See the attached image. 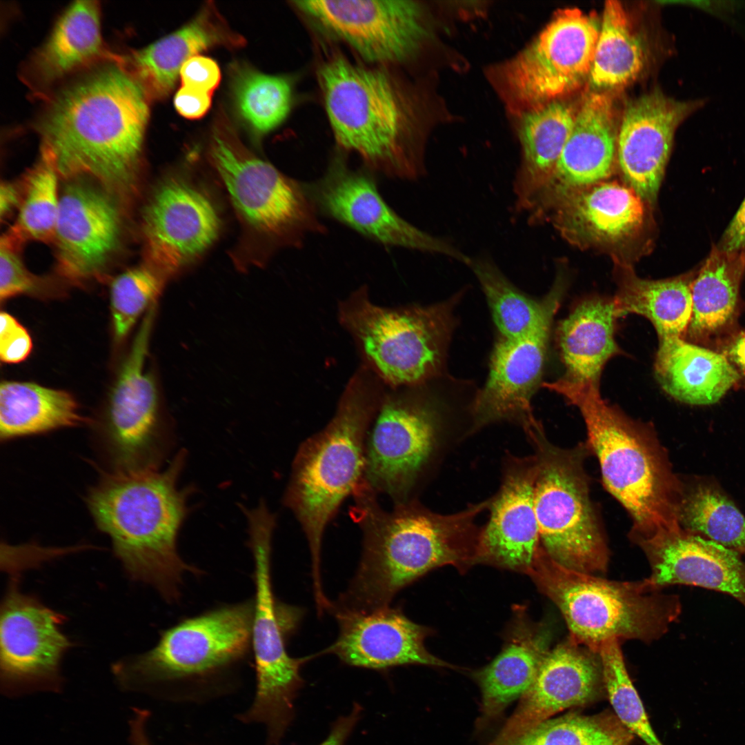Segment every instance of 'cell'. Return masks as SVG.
Listing matches in <instances>:
<instances>
[{"label":"cell","mask_w":745,"mask_h":745,"mask_svg":"<svg viewBox=\"0 0 745 745\" xmlns=\"http://www.w3.org/2000/svg\"><path fill=\"white\" fill-rule=\"evenodd\" d=\"M37 121L59 176L93 179L122 205L137 192L150 99L121 56L77 73L50 93Z\"/></svg>","instance_id":"1"},{"label":"cell","mask_w":745,"mask_h":745,"mask_svg":"<svg viewBox=\"0 0 745 745\" xmlns=\"http://www.w3.org/2000/svg\"><path fill=\"white\" fill-rule=\"evenodd\" d=\"M350 515L362 533V555L337 610L366 613L390 606L402 588L436 567L464 570L478 563L481 530L475 520L489 499L441 515L415 499L386 510L363 481L352 495Z\"/></svg>","instance_id":"2"},{"label":"cell","mask_w":745,"mask_h":745,"mask_svg":"<svg viewBox=\"0 0 745 745\" xmlns=\"http://www.w3.org/2000/svg\"><path fill=\"white\" fill-rule=\"evenodd\" d=\"M184 459L181 452L162 471L106 472L86 497L96 526L110 538L127 575L170 604L180 602L188 573L203 575L177 549L188 512L189 490L177 485Z\"/></svg>","instance_id":"3"},{"label":"cell","mask_w":745,"mask_h":745,"mask_svg":"<svg viewBox=\"0 0 745 745\" xmlns=\"http://www.w3.org/2000/svg\"><path fill=\"white\" fill-rule=\"evenodd\" d=\"M543 387L581 412L588 447L598 460L606 490L633 519L634 541L682 530V487L651 430L606 402L598 384L564 377Z\"/></svg>","instance_id":"4"},{"label":"cell","mask_w":745,"mask_h":745,"mask_svg":"<svg viewBox=\"0 0 745 745\" xmlns=\"http://www.w3.org/2000/svg\"><path fill=\"white\" fill-rule=\"evenodd\" d=\"M386 389L361 364L348 380L330 420L299 445L292 461L284 504L307 540L315 591L322 589L325 530L363 479L368 433Z\"/></svg>","instance_id":"5"},{"label":"cell","mask_w":745,"mask_h":745,"mask_svg":"<svg viewBox=\"0 0 745 745\" xmlns=\"http://www.w3.org/2000/svg\"><path fill=\"white\" fill-rule=\"evenodd\" d=\"M252 612L250 598L180 619L160 631L152 648L115 664L117 684L187 698L227 688L252 662Z\"/></svg>","instance_id":"6"},{"label":"cell","mask_w":745,"mask_h":745,"mask_svg":"<svg viewBox=\"0 0 745 745\" xmlns=\"http://www.w3.org/2000/svg\"><path fill=\"white\" fill-rule=\"evenodd\" d=\"M318 77L335 141L371 170L415 180L425 173L411 141L409 102L392 74L333 55Z\"/></svg>","instance_id":"7"},{"label":"cell","mask_w":745,"mask_h":745,"mask_svg":"<svg viewBox=\"0 0 745 745\" xmlns=\"http://www.w3.org/2000/svg\"><path fill=\"white\" fill-rule=\"evenodd\" d=\"M526 574L561 611L568 639L596 653L611 639L656 640L681 613L678 596L655 590L645 579L610 581L572 570L542 546Z\"/></svg>","instance_id":"8"},{"label":"cell","mask_w":745,"mask_h":745,"mask_svg":"<svg viewBox=\"0 0 745 745\" xmlns=\"http://www.w3.org/2000/svg\"><path fill=\"white\" fill-rule=\"evenodd\" d=\"M456 297L428 306L384 307L361 286L338 305L362 365L388 388L415 387L440 375L455 328Z\"/></svg>","instance_id":"9"},{"label":"cell","mask_w":745,"mask_h":745,"mask_svg":"<svg viewBox=\"0 0 745 745\" xmlns=\"http://www.w3.org/2000/svg\"><path fill=\"white\" fill-rule=\"evenodd\" d=\"M276 520L266 514L248 519L253 558L252 622V664L256 688L250 707L239 714L243 723H258L272 737L285 735L295 717L294 702L304 686L300 670L311 657H292L287 640L296 629L300 613L275 597L272 579V539Z\"/></svg>","instance_id":"10"},{"label":"cell","mask_w":745,"mask_h":745,"mask_svg":"<svg viewBox=\"0 0 745 745\" xmlns=\"http://www.w3.org/2000/svg\"><path fill=\"white\" fill-rule=\"evenodd\" d=\"M534 447V504L540 544L556 562L577 571L605 572L608 546L590 495L586 447L550 443L541 424L526 431Z\"/></svg>","instance_id":"11"},{"label":"cell","mask_w":745,"mask_h":745,"mask_svg":"<svg viewBox=\"0 0 745 745\" xmlns=\"http://www.w3.org/2000/svg\"><path fill=\"white\" fill-rule=\"evenodd\" d=\"M208 152L239 217L259 235L277 246L299 247L309 235L326 231L308 185L252 154L222 113Z\"/></svg>","instance_id":"12"},{"label":"cell","mask_w":745,"mask_h":745,"mask_svg":"<svg viewBox=\"0 0 745 745\" xmlns=\"http://www.w3.org/2000/svg\"><path fill=\"white\" fill-rule=\"evenodd\" d=\"M155 309L152 306L144 315L102 418L95 425L94 446L109 473L158 469L162 457L158 393L145 370Z\"/></svg>","instance_id":"13"},{"label":"cell","mask_w":745,"mask_h":745,"mask_svg":"<svg viewBox=\"0 0 745 745\" xmlns=\"http://www.w3.org/2000/svg\"><path fill=\"white\" fill-rule=\"evenodd\" d=\"M439 421L420 395L386 387L369 428L363 481L393 504L414 498V488L435 449Z\"/></svg>","instance_id":"14"},{"label":"cell","mask_w":745,"mask_h":745,"mask_svg":"<svg viewBox=\"0 0 745 745\" xmlns=\"http://www.w3.org/2000/svg\"><path fill=\"white\" fill-rule=\"evenodd\" d=\"M595 19L562 9L537 38L504 67L510 98L528 110L579 88L589 77L599 33Z\"/></svg>","instance_id":"15"},{"label":"cell","mask_w":745,"mask_h":745,"mask_svg":"<svg viewBox=\"0 0 745 745\" xmlns=\"http://www.w3.org/2000/svg\"><path fill=\"white\" fill-rule=\"evenodd\" d=\"M0 675L10 697L36 691L57 692L61 664L72 642L62 632V615L10 580L1 606Z\"/></svg>","instance_id":"16"},{"label":"cell","mask_w":745,"mask_h":745,"mask_svg":"<svg viewBox=\"0 0 745 745\" xmlns=\"http://www.w3.org/2000/svg\"><path fill=\"white\" fill-rule=\"evenodd\" d=\"M308 187L318 210L381 244L441 255L466 266L470 261L450 241L400 217L382 198L373 179L341 157L334 158L323 176Z\"/></svg>","instance_id":"17"},{"label":"cell","mask_w":745,"mask_h":745,"mask_svg":"<svg viewBox=\"0 0 745 745\" xmlns=\"http://www.w3.org/2000/svg\"><path fill=\"white\" fill-rule=\"evenodd\" d=\"M69 179L52 244L58 276L79 285L101 277L121 248V203L101 186Z\"/></svg>","instance_id":"18"},{"label":"cell","mask_w":745,"mask_h":745,"mask_svg":"<svg viewBox=\"0 0 745 745\" xmlns=\"http://www.w3.org/2000/svg\"><path fill=\"white\" fill-rule=\"evenodd\" d=\"M220 228L218 210L203 190L181 177L166 178L142 210L144 261L169 277L204 252Z\"/></svg>","instance_id":"19"},{"label":"cell","mask_w":745,"mask_h":745,"mask_svg":"<svg viewBox=\"0 0 745 745\" xmlns=\"http://www.w3.org/2000/svg\"><path fill=\"white\" fill-rule=\"evenodd\" d=\"M321 28L377 63L404 61L426 34L421 7L412 1H296Z\"/></svg>","instance_id":"20"},{"label":"cell","mask_w":745,"mask_h":745,"mask_svg":"<svg viewBox=\"0 0 745 745\" xmlns=\"http://www.w3.org/2000/svg\"><path fill=\"white\" fill-rule=\"evenodd\" d=\"M706 97L678 100L659 90L631 101L617 137V157L628 186L643 201L657 197L681 124L702 110Z\"/></svg>","instance_id":"21"},{"label":"cell","mask_w":745,"mask_h":745,"mask_svg":"<svg viewBox=\"0 0 745 745\" xmlns=\"http://www.w3.org/2000/svg\"><path fill=\"white\" fill-rule=\"evenodd\" d=\"M553 317L524 335L498 339L486 381L472 404V432L504 420L519 424L524 430L539 423L531 399L542 377Z\"/></svg>","instance_id":"22"},{"label":"cell","mask_w":745,"mask_h":745,"mask_svg":"<svg viewBox=\"0 0 745 745\" xmlns=\"http://www.w3.org/2000/svg\"><path fill=\"white\" fill-rule=\"evenodd\" d=\"M535 455L510 456L501 485L489 499L490 517L481 528L478 562L527 573L541 546L535 504Z\"/></svg>","instance_id":"23"},{"label":"cell","mask_w":745,"mask_h":745,"mask_svg":"<svg viewBox=\"0 0 745 745\" xmlns=\"http://www.w3.org/2000/svg\"><path fill=\"white\" fill-rule=\"evenodd\" d=\"M603 683L598 653L568 639L549 650L537 677L491 745H511L557 713L590 701Z\"/></svg>","instance_id":"24"},{"label":"cell","mask_w":745,"mask_h":745,"mask_svg":"<svg viewBox=\"0 0 745 745\" xmlns=\"http://www.w3.org/2000/svg\"><path fill=\"white\" fill-rule=\"evenodd\" d=\"M332 613L339 635L321 654H333L348 665L375 670L406 664L448 666L426 648L429 629L412 622L399 608Z\"/></svg>","instance_id":"25"},{"label":"cell","mask_w":745,"mask_h":745,"mask_svg":"<svg viewBox=\"0 0 745 745\" xmlns=\"http://www.w3.org/2000/svg\"><path fill=\"white\" fill-rule=\"evenodd\" d=\"M651 568L653 589L675 584L699 586L732 596L745 606V562L737 552L682 530L637 542Z\"/></svg>","instance_id":"26"},{"label":"cell","mask_w":745,"mask_h":745,"mask_svg":"<svg viewBox=\"0 0 745 745\" xmlns=\"http://www.w3.org/2000/svg\"><path fill=\"white\" fill-rule=\"evenodd\" d=\"M617 137L611 98L589 94L577 112L571 133L545 185L526 211L538 212L560 194L603 181L617 155Z\"/></svg>","instance_id":"27"},{"label":"cell","mask_w":745,"mask_h":745,"mask_svg":"<svg viewBox=\"0 0 745 745\" xmlns=\"http://www.w3.org/2000/svg\"><path fill=\"white\" fill-rule=\"evenodd\" d=\"M642 199L628 185L601 181L567 190L541 212L568 240L583 246L622 242L644 222Z\"/></svg>","instance_id":"28"},{"label":"cell","mask_w":745,"mask_h":745,"mask_svg":"<svg viewBox=\"0 0 745 745\" xmlns=\"http://www.w3.org/2000/svg\"><path fill=\"white\" fill-rule=\"evenodd\" d=\"M244 39L231 30L215 6L208 2L177 30L148 46L122 56L124 65L150 101L163 99L173 90L183 64L211 48L242 46Z\"/></svg>","instance_id":"29"},{"label":"cell","mask_w":745,"mask_h":745,"mask_svg":"<svg viewBox=\"0 0 745 745\" xmlns=\"http://www.w3.org/2000/svg\"><path fill=\"white\" fill-rule=\"evenodd\" d=\"M116 55L103 42L97 1L71 3L24 67L23 79L45 98L66 77Z\"/></svg>","instance_id":"30"},{"label":"cell","mask_w":745,"mask_h":745,"mask_svg":"<svg viewBox=\"0 0 745 745\" xmlns=\"http://www.w3.org/2000/svg\"><path fill=\"white\" fill-rule=\"evenodd\" d=\"M655 370L668 394L692 405L717 402L740 379L725 355L680 337L659 338Z\"/></svg>","instance_id":"31"},{"label":"cell","mask_w":745,"mask_h":745,"mask_svg":"<svg viewBox=\"0 0 745 745\" xmlns=\"http://www.w3.org/2000/svg\"><path fill=\"white\" fill-rule=\"evenodd\" d=\"M577 110L555 100L528 110L519 131L522 157L513 182L515 206L524 212L550 178L571 133Z\"/></svg>","instance_id":"32"},{"label":"cell","mask_w":745,"mask_h":745,"mask_svg":"<svg viewBox=\"0 0 745 745\" xmlns=\"http://www.w3.org/2000/svg\"><path fill=\"white\" fill-rule=\"evenodd\" d=\"M620 317L614 299L590 298L576 306L558 328V343L568 380L598 384L603 366L619 352L614 339Z\"/></svg>","instance_id":"33"},{"label":"cell","mask_w":745,"mask_h":745,"mask_svg":"<svg viewBox=\"0 0 745 745\" xmlns=\"http://www.w3.org/2000/svg\"><path fill=\"white\" fill-rule=\"evenodd\" d=\"M503 650L477 676L485 715L494 716L533 685L548 653V634L519 615Z\"/></svg>","instance_id":"34"},{"label":"cell","mask_w":745,"mask_h":745,"mask_svg":"<svg viewBox=\"0 0 745 745\" xmlns=\"http://www.w3.org/2000/svg\"><path fill=\"white\" fill-rule=\"evenodd\" d=\"M88 421L72 395L36 383L3 381L0 385L2 441L77 426Z\"/></svg>","instance_id":"35"},{"label":"cell","mask_w":745,"mask_h":745,"mask_svg":"<svg viewBox=\"0 0 745 745\" xmlns=\"http://www.w3.org/2000/svg\"><path fill=\"white\" fill-rule=\"evenodd\" d=\"M744 274V256L713 246L691 282L693 310L686 330L688 336L708 337L730 323Z\"/></svg>","instance_id":"36"},{"label":"cell","mask_w":745,"mask_h":745,"mask_svg":"<svg viewBox=\"0 0 745 745\" xmlns=\"http://www.w3.org/2000/svg\"><path fill=\"white\" fill-rule=\"evenodd\" d=\"M692 280L679 277L650 281L628 273L613 299L620 317L642 315L651 321L659 338L683 337L692 315Z\"/></svg>","instance_id":"37"},{"label":"cell","mask_w":745,"mask_h":745,"mask_svg":"<svg viewBox=\"0 0 745 745\" xmlns=\"http://www.w3.org/2000/svg\"><path fill=\"white\" fill-rule=\"evenodd\" d=\"M468 266L486 296L501 337L524 335L548 317L555 315L561 297L557 284L543 299L537 301L517 288L486 257H471Z\"/></svg>","instance_id":"38"},{"label":"cell","mask_w":745,"mask_h":745,"mask_svg":"<svg viewBox=\"0 0 745 745\" xmlns=\"http://www.w3.org/2000/svg\"><path fill=\"white\" fill-rule=\"evenodd\" d=\"M645 62L642 43L633 29L622 4L605 3L589 75L598 88H613L633 81Z\"/></svg>","instance_id":"39"},{"label":"cell","mask_w":745,"mask_h":745,"mask_svg":"<svg viewBox=\"0 0 745 745\" xmlns=\"http://www.w3.org/2000/svg\"><path fill=\"white\" fill-rule=\"evenodd\" d=\"M230 90L236 110L257 137L278 127L292 103V88L286 77L262 73L245 63L230 68Z\"/></svg>","instance_id":"40"},{"label":"cell","mask_w":745,"mask_h":745,"mask_svg":"<svg viewBox=\"0 0 745 745\" xmlns=\"http://www.w3.org/2000/svg\"><path fill=\"white\" fill-rule=\"evenodd\" d=\"M59 177L52 156L40 147L38 160L21 177L23 195L17 217L7 230L22 244H52L60 202Z\"/></svg>","instance_id":"41"},{"label":"cell","mask_w":745,"mask_h":745,"mask_svg":"<svg viewBox=\"0 0 745 745\" xmlns=\"http://www.w3.org/2000/svg\"><path fill=\"white\" fill-rule=\"evenodd\" d=\"M679 521L686 530L745 557V517L732 501L712 486L700 485L684 495Z\"/></svg>","instance_id":"42"},{"label":"cell","mask_w":745,"mask_h":745,"mask_svg":"<svg viewBox=\"0 0 745 745\" xmlns=\"http://www.w3.org/2000/svg\"><path fill=\"white\" fill-rule=\"evenodd\" d=\"M632 739L617 717L571 713L543 722L511 745H629Z\"/></svg>","instance_id":"43"},{"label":"cell","mask_w":745,"mask_h":745,"mask_svg":"<svg viewBox=\"0 0 745 745\" xmlns=\"http://www.w3.org/2000/svg\"><path fill=\"white\" fill-rule=\"evenodd\" d=\"M168 278L144 261L113 279L110 286V308L117 342L122 341L139 317L156 304Z\"/></svg>","instance_id":"44"},{"label":"cell","mask_w":745,"mask_h":745,"mask_svg":"<svg viewBox=\"0 0 745 745\" xmlns=\"http://www.w3.org/2000/svg\"><path fill=\"white\" fill-rule=\"evenodd\" d=\"M598 655L602 679L616 717L646 745H663L654 732L625 666L619 641L604 642Z\"/></svg>","instance_id":"45"},{"label":"cell","mask_w":745,"mask_h":745,"mask_svg":"<svg viewBox=\"0 0 745 745\" xmlns=\"http://www.w3.org/2000/svg\"><path fill=\"white\" fill-rule=\"evenodd\" d=\"M23 244L6 231L0 239V299L46 295L49 281L31 272L21 257Z\"/></svg>","instance_id":"46"},{"label":"cell","mask_w":745,"mask_h":745,"mask_svg":"<svg viewBox=\"0 0 745 745\" xmlns=\"http://www.w3.org/2000/svg\"><path fill=\"white\" fill-rule=\"evenodd\" d=\"M0 358L8 364L24 361L32 349V340L27 329L7 312L0 314Z\"/></svg>","instance_id":"47"},{"label":"cell","mask_w":745,"mask_h":745,"mask_svg":"<svg viewBox=\"0 0 745 745\" xmlns=\"http://www.w3.org/2000/svg\"><path fill=\"white\" fill-rule=\"evenodd\" d=\"M179 77L181 86L212 94L220 83L221 72L215 60L198 54L183 64Z\"/></svg>","instance_id":"48"},{"label":"cell","mask_w":745,"mask_h":745,"mask_svg":"<svg viewBox=\"0 0 745 745\" xmlns=\"http://www.w3.org/2000/svg\"><path fill=\"white\" fill-rule=\"evenodd\" d=\"M212 94L181 86L174 97L177 112L188 119H198L204 116L211 106Z\"/></svg>","instance_id":"49"},{"label":"cell","mask_w":745,"mask_h":745,"mask_svg":"<svg viewBox=\"0 0 745 745\" xmlns=\"http://www.w3.org/2000/svg\"><path fill=\"white\" fill-rule=\"evenodd\" d=\"M715 246L745 257V199Z\"/></svg>","instance_id":"50"},{"label":"cell","mask_w":745,"mask_h":745,"mask_svg":"<svg viewBox=\"0 0 745 745\" xmlns=\"http://www.w3.org/2000/svg\"><path fill=\"white\" fill-rule=\"evenodd\" d=\"M362 712L361 706L354 704L348 715L339 717L332 724L328 737L319 745H345L357 725Z\"/></svg>","instance_id":"51"},{"label":"cell","mask_w":745,"mask_h":745,"mask_svg":"<svg viewBox=\"0 0 745 745\" xmlns=\"http://www.w3.org/2000/svg\"><path fill=\"white\" fill-rule=\"evenodd\" d=\"M23 195L21 178L16 181H1L0 186V217L3 221L19 210Z\"/></svg>","instance_id":"52"},{"label":"cell","mask_w":745,"mask_h":745,"mask_svg":"<svg viewBox=\"0 0 745 745\" xmlns=\"http://www.w3.org/2000/svg\"><path fill=\"white\" fill-rule=\"evenodd\" d=\"M150 712L144 708H133L129 720V742L130 745H152L147 732Z\"/></svg>","instance_id":"53"},{"label":"cell","mask_w":745,"mask_h":745,"mask_svg":"<svg viewBox=\"0 0 745 745\" xmlns=\"http://www.w3.org/2000/svg\"><path fill=\"white\" fill-rule=\"evenodd\" d=\"M736 1H693V6L701 9L707 13L712 14L723 21H731L733 15L742 8V6L736 4Z\"/></svg>","instance_id":"54"},{"label":"cell","mask_w":745,"mask_h":745,"mask_svg":"<svg viewBox=\"0 0 745 745\" xmlns=\"http://www.w3.org/2000/svg\"><path fill=\"white\" fill-rule=\"evenodd\" d=\"M730 360L745 374V331L740 332L728 347Z\"/></svg>","instance_id":"55"}]
</instances>
